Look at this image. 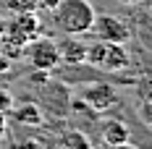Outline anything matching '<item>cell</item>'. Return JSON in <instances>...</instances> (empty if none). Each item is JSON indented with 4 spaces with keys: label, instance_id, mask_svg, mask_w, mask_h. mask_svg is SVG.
Listing matches in <instances>:
<instances>
[{
    "label": "cell",
    "instance_id": "cell-1",
    "mask_svg": "<svg viewBox=\"0 0 152 149\" xmlns=\"http://www.w3.org/2000/svg\"><path fill=\"white\" fill-rule=\"evenodd\" d=\"M94 13L97 11L89 0H58V5L53 8V21L58 31L68 37H79V34H89Z\"/></svg>",
    "mask_w": 152,
    "mask_h": 149
},
{
    "label": "cell",
    "instance_id": "cell-2",
    "mask_svg": "<svg viewBox=\"0 0 152 149\" xmlns=\"http://www.w3.org/2000/svg\"><path fill=\"white\" fill-rule=\"evenodd\" d=\"M84 63L94 65L97 71H107V73H115L123 71L129 65V52L126 47L118 42H102V39H94L92 45H87V58Z\"/></svg>",
    "mask_w": 152,
    "mask_h": 149
},
{
    "label": "cell",
    "instance_id": "cell-3",
    "mask_svg": "<svg viewBox=\"0 0 152 149\" xmlns=\"http://www.w3.org/2000/svg\"><path fill=\"white\" fill-rule=\"evenodd\" d=\"M39 31H42V24H39L37 11H29V13H13V16H11V21H5V29H3V37H0V39L26 47L31 39L39 37Z\"/></svg>",
    "mask_w": 152,
    "mask_h": 149
},
{
    "label": "cell",
    "instance_id": "cell-4",
    "mask_svg": "<svg viewBox=\"0 0 152 149\" xmlns=\"http://www.w3.org/2000/svg\"><path fill=\"white\" fill-rule=\"evenodd\" d=\"M24 58L31 63L34 71H53L61 63V52H58V42L47 39V37H37L24 47Z\"/></svg>",
    "mask_w": 152,
    "mask_h": 149
},
{
    "label": "cell",
    "instance_id": "cell-5",
    "mask_svg": "<svg viewBox=\"0 0 152 149\" xmlns=\"http://www.w3.org/2000/svg\"><path fill=\"white\" fill-rule=\"evenodd\" d=\"M92 34L94 39H102V42H118V45H126L131 39V26L118 18V16L110 13H94V21H92Z\"/></svg>",
    "mask_w": 152,
    "mask_h": 149
},
{
    "label": "cell",
    "instance_id": "cell-6",
    "mask_svg": "<svg viewBox=\"0 0 152 149\" xmlns=\"http://www.w3.org/2000/svg\"><path fill=\"white\" fill-rule=\"evenodd\" d=\"M81 97H84V102L89 105L92 110H97V113H105L110 107H115V102H118V92H115L113 84H107V81L89 84L87 89L81 92Z\"/></svg>",
    "mask_w": 152,
    "mask_h": 149
},
{
    "label": "cell",
    "instance_id": "cell-7",
    "mask_svg": "<svg viewBox=\"0 0 152 149\" xmlns=\"http://www.w3.org/2000/svg\"><path fill=\"white\" fill-rule=\"evenodd\" d=\"M102 141L107 147H129L131 141V131L123 120H107L102 126Z\"/></svg>",
    "mask_w": 152,
    "mask_h": 149
},
{
    "label": "cell",
    "instance_id": "cell-8",
    "mask_svg": "<svg viewBox=\"0 0 152 149\" xmlns=\"http://www.w3.org/2000/svg\"><path fill=\"white\" fill-rule=\"evenodd\" d=\"M58 52H61V60L66 63H84L87 58V42H81V39H74V37H66L63 42H58Z\"/></svg>",
    "mask_w": 152,
    "mask_h": 149
},
{
    "label": "cell",
    "instance_id": "cell-9",
    "mask_svg": "<svg viewBox=\"0 0 152 149\" xmlns=\"http://www.w3.org/2000/svg\"><path fill=\"white\" fill-rule=\"evenodd\" d=\"M55 149H92V144L81 131H66V134L58 136Z\"/></svg>",
    "mask_w": 152,
    "mask_h": 149
},
{
    "label": "cell",
    "instance_id": "cell-10",
    "mask_svg": "<svg viewBox=\"0 0 152 149\" xmlns=\"http://www.w3.org/2000/svg\"><path fill=\"white\" fill-rule=\"evenodd\" d=\"M13 118L18 123H24V126H39L42 123V113H39V107H34V105H18L13 110Z\"/></svg>",
    "mask_w": 152,
    "mask_h": 149
},
{
    "label": "cell",
    "instance_id": "cell-11",
    "mask_svg": "<svg viewBox=\"0 0 152 149\" xmlns=\"http://www.w3.org/2000/svg\"><path fill=\"white\" fill-rule=\"evenodd\" d=\"M0 11L5 13H29L37 11V0H0Z\"/></svg>",
    "mask_w": 152,
    "mask_h": 149
},
{
    "label": "cell",
    "instance_id": "cell-12",
    "mask_svg": "<svg viewBox=\"0 0 152 149\" xmlns=\"http://www.w3.org/2000/svg\"><path fill=\"white\" fill-rule=\"evenodd\" d=\"M137 92H139V102L152 100V78H142L139 86H137Z\"/></svg>",
    "mask_w": 152,
    "mask_h": 149
},
{
    "label": "cell",
    "instance_id": "cell-13",
    "mask_svg": "<svg viewBox=\"0 0 152 149\" xmlns=\"http://www.w3.org/2000/svg\"><path fill=\"white\" fill-rule=\"evenodd\" d=\"M139 118L144 120L147 126H152V100H144V102H139Z\"/></svg>",
    "mask_w": 152,
    "mask_h": 149
},
{
    "label": "cell",
    "instance_id": "cell-14",
    "mask_svg": "<svg viewBox=\"0 0 152 149\" xmlns=\"http://www.w3.org/2000/svg\"><path fill=\"white\" fill-rule=\"evenodd\" d=\"M11 149H45V144L37 141V139H21V141H16Z\"/></svg>",
    "mask_w": 152,
    "mask_h": 149
},
{
    "label": "cell",
    "instance_id": "cell-15",
    "mask_svg": "<svg viewBox=\"0 0 152 149\" xmlns=\"http://www.w3.org/2000/svg\"><path fill=\"white\" fill-rule=\"evenodd\" d=\"M55 5H58V0H37V11H47V13H53Z\"/></svg>",
    "mask_w": 152,
    "mask_h": 149
},
{
    "label": "cell",
    "instance_id": "cell-16",
    "mask_svg": "<svg viewBox=\"0 0 152 149\" xmlns=\"http://www.w3.org/2000/svg\"><path fill=\"white\" fill-rule=\"evenodd\" d=\"M8 136V115H5V110H0V141Z\"/></svg>",
    "mask_w": 152,
    "mask_h": 149
},
{
    "label": "cell",
    "instance_id": "cell-17",
    "mask_svg": "<svg viewBox=\"0 0 152 149\" xmlns=\"http://www.w3.org/2000/svg\"><path fill=\"white\" fill-rule=\"evenodd\" d=\"M8 107H11V94L0 86V110H8Z\"/></svg>",
    "mask_w": 152,
    "mask_h": 149
},
{
    "label": "cell",
    "instance_id": "cell-18",
    "mask_svg": "<svg viewBox=\"0 0 152 149\" xmlns=\"http://www.w3.org/2000/svg\"><path fill=\"white\" fill-rule=\"evenodd\" d=\"M118 3H126V5H137V3H142V0H118Z\"/></svg>",
    "mask_w": 152,
    "mask_h": 149
},
{
    "label": "cell",
    "instance_id": "cell-19",
    "mask_svg": "<svg viewBox=\"0 0 152 149\" xmlns=\"http://www.w3.org/2000/svg\"><path fill=\"white\" fill-rule=\"evenodd\" d=\"M3 29H5V21L0 18V37H3Z\"/></svg>",
    "mask_w": 152,
    "mask_h": 149
},
{
    "label": "cell",
    "instance_id": "cell-20",
    "mask_svg": "<svg viewBox=\"0 0 152 149\" xmlns=\"http://www.w3.org/2000/svg\"><path fill=\"white\" fill-rule=\"evenodd\" d=\"M102 149H126V147H107V144H105V147H102Z\"/></svg>",
    "mask_w": 152,
    "mask_h": 149
},
{
    "label": "cell",
    "instance_id": "cell-21",
    "mask_svg": "<svg viewBox=\"0 0 152 149\" xmlns=\"http://www.w3.org/2000/svg\"><path fill=\"white\" fill-rule=\"evenodd\" d=\"M147 5H150V8H152V0H147Z\"/></svg>",
    "mask_w": 152,
    "mask_h": 149
}]
</instances>
